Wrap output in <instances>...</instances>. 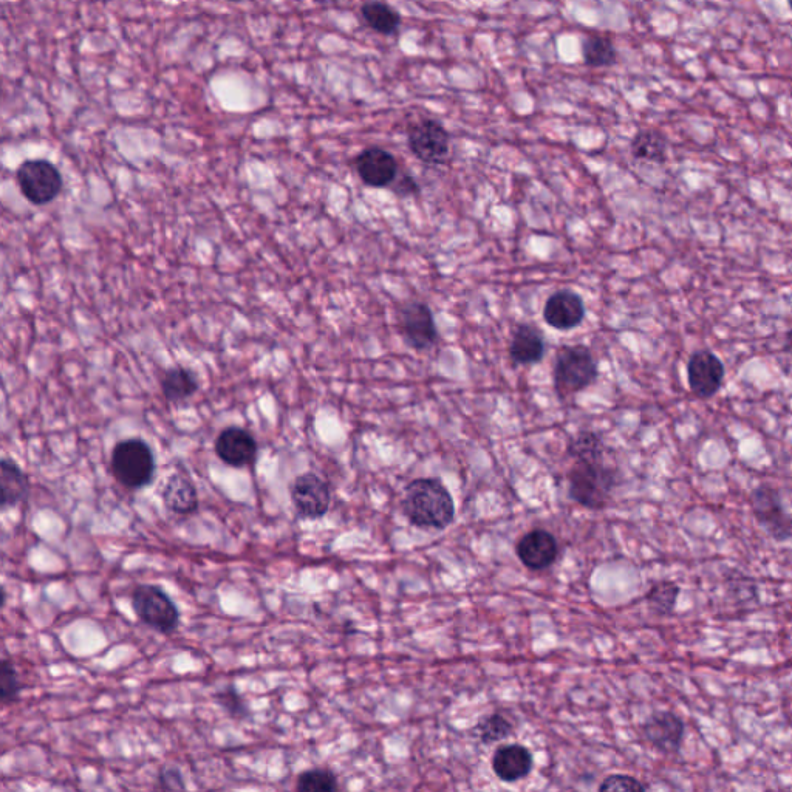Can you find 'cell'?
<instances>
[{"mask_svg":"<svg viewBox=\"0 0 792 792\" xmlns=\"http://www.w3.org/2000/svg\"><path fill=\"white\" fill-rule=\"evenodd\" d=\"M22 684L19 680L18 670L10 659H2L0 663V703L7 707L16 703L21 693Z\"/></svg>","mask_w":792,"mask_h":792,"instance_id":"f1b7e54d","label":"cell"},{"mask_svg":"<svg viewBox=\"0 0 792 792\" xmlns=\"http://www.w3.org/2000/svg\"><path fill=\"white\" fill-rule=\"evenodd\" d=\"M786 350H792V332H789L786 338Z\"/></svg>","mask_w":792,"mask_h":792,"instance_id":"e575fe53","label":"cell"},{"mask_svg":"<svg viewBox=\"0 0 792 792\" xmlns=\"http://www.w3.org/2000/svg\"><path fill=\"white\" fill-rule=\"evenodd\" d=\"M647 786L632 775H608L599 785V791H646Z\"/></svg>","mask_w":792,"mask_h":792,"instance_id":"4dcf8cb0","label":"cell"},{"mask_svg":"<svg viewBox=\"0 0 792 792\" xmlns=\"http://www.w3.org/2000/svg\"><path fill=\"white\" fill-rule=\"evenodd\" d=\"M291 502L302 519H322L332 505V491L325 480L313 472L297 475L291 483Z\"/></svg>","mask_w":792,"mask_h":792,"instance_id":"9c48e42d","label":"cell"},{"mask_svg":"<svg viewBox=\"0 0 792 792\" xmlns=\"http://www.w3.org/2000/svg\"><path fill=\"white\" fill-rule=\"evenodd\" d=\"M231 2H242V0H231Z\"/></svg>","mask_w":792,"mask_h":792,"instance_id":"d590c367","label":"cell"},{"mask_svg":"<svg viewBox=\"0 0 792 792\" xmlns=\"http://www.w3.org/2000/svg\"><path fill=\"white\" fill-rule=\"evenodd\" d=\"M19 189L33 205H47L62 191L61 172L47 160L24 161L16 172Z\"/></svg>","mask_w":792,"mask_h":792,"instance_id":"8992f818","label":"cell"},{"mask_svg":"<svg viewBox=\"0 0 792 792\" xmlns=\"http://www.w3.org/2000/svg\"><path fill=\"white\" fill-rule=\"evenodd\" d=\"M407 143L418 160L429 166L446 163L451 149V137L443 124L435 120H421L410 124Z\"/></svg>","mask_w":792,"mask_h":792,"instance_id":"52a82bcc","label":"cell"},{"mask_svg":"<svg viewBox=\"0 0 792 792\" xmlns=\"http://www.w3.org/2000/svg\"><path fill=\"white\" fill-rule=\"evenodd\" d=\"M543 318L556 330H573L584 321V301L573 291H557L545 304Z\"/></svg>","mask_w":792,"mask_h":792,"instance_id":"2e32d148","label":"cell"},{"mask_svg":"<svg viewBox=\"0 0 792 792\" xmlns=\"http://www.w3.org/2000/svg\"><path fill=\"white\" fill-rule=\"evenodd\" d=\"M642 734L653 748L663 754H676L683 746L686 726L683 718L670 711H659L650 715L642 724Z\"/></svg>","mask_w":792,"mask_h":792,"instance_id":"8fae6325","label":"cell"},{"mask_svg":"<svg viewBox=\"0 0 792 792\" xmlns=\"http://www.w3.org/2000/svg\"><path fill=\"white\" fill-rule=\"evenodd\" d=\"M164 506L178 516H189L198 509V494L185 475L172 474L161 491Z\"/></svg>","mask_w":792,"mask_h":792,"instance_id":"d6986e66","label":"cell"},{"mask_svg":"<svg viewBox=\"0 0 792 792\" xmlns=\"http://www.w3.org/2000/svg\"><path fill=\"white\" fill-rule=\"evenodd\" d=\"M582 56L585 64L590 67H610L618 59L615 45L604 36H590L585 39L582 44Z\"/></svg>","mask_w":792,"mask_h":792,"instance_id":"cb8c5ba5","label":"cell"},{"mask_svg":"<svg viewBox=\"0 0 792 792\" xmlns=\"http://www.w3.org/2000/svg\"><path fill=\"white\" fill-rule=\"evenodd\" d=\"M605 444L598 434L582 431L571 440L568 454L574 461H599L605 458Z\"/></svg>","mask_w":792,"mask_h":792,"instance_id":"d4e9b609","label":"cell"},{"mask_svg":"<svg viewBox=\"0 0 792 792\" xmlns=\"http://www.w3.org/2000/svg\"><path fill=\"white\" fill-rule=\"evenodd\" d=\"M400 327L404 338L415 350L431 349L437 344L438 332L431 308L423 302H407L400 311Z\"/></svg>","mask_w":792,"mask_h":792,"instance_id":"30bf717a","label":"cell"},{"mask_svg":"<svg viewBox=\"0 0 792 792\" xmlns=\"http://www.w3.org/2000/svg\"><path fill=\"white\" fill-rule=\"evenodd\" d=\"M530 749L522 745L500 746L492 757V769L502 782L513 783L525 779L533 769Z\"/></svg>","mask_w":792,"mask_h":792,"instance_id":"e0dca14e","label":"cell"},{"mask_svg":"<svg viewBox=\"0 0 792 792\" xmlns=\"http://www.w3.org/2000/svg\"><path fill=\"white\" fill-rule=\"evenodd\" d=\"M509 355L520 366H533V364L542 361L543 355H545V341H543L542 333L533 325H517L513 338H511V344H509Z\"/></svg>","mask_w":792,"mask_h":792,"instance_id":"ac0fdd59","label":"cell"},{"mask_svg":"<svg viewBox=\"0 0 792 792\" xmlns=\"http://www.w3.org/2000/svg\"><path fill=\"white\" fill-rule=\"evenodd\" d=\"M356 172L364 185L387 188L398 177V161L381 147H369L356 157Z\"/></svg>","mask_w":792,"mask_h":792,"instance_id":"4fadbf2b","label":"cell"},{"mask_svg":"<svg viewBox=\"0 0 792 792\" xmlns=\"http://www.w3.org/2000/svg\"><path fill=\"white\" fill-rule=\"evenodd\" d=\"M752 513L758 525L777 540L786 542L792 537V517L786 513L779 492L772 486L760 485L752 491Z\"/></svg>","mask_w":792,"mask_h":792,"instance_id":"ba28073f","label":"cell"},{"mask_svg":"<svg viewBox=\"0 0 792 792\" xmlns=\"http://www.w3.org/2000/svg\"><path fill=\"white\" fill-rule=\"evenodd\" d=\"M315 2L316 4L321 5H335L339 4V2H342V0H315Z\"/></svg>","mask_w":792,"mask_h":792,"instance_id":"836d02e7","label":"cell"},{"mask_svg":"<svg viewBox=\"0 0 792 792\" xmlns=\"http://www.w3.org/2000/svg\"><path fill=\"white\" fill-rule=\"evenodd\" d=\"M513 731L514 728L511 721L506 720V718L500 714H492L488 715V717H483L482 720L478 721L477 726H475V732H477L478 738H480L483 743H486V745L499 743V741L505 740L509 735H513Z\"/></svg>","mask_w":792,"mask_h":792,"instance_id":"83f0119b","label":"cell"},{"mask_svg":"<svg viewBox=\"0 0 792 792\" xmlns=\"http://www.w3.org/2000/svg\"><path fill=\"white\" fill-rule=\"evenodd\" d=\"M198 390L197 378L185 367H174L161 378V392L169 403H181L194 396Z\"/></svg>","mask_w":792,"mask_h":792,"instance_id":"44dd1931","label":"cell"},{"mask_svg":"<svg viewBox=\"0 0 792 792\" xmlns=\"http://www.w3.org/2000/svg\"><path fill=\"white\" fill-rule=\"evenodd\" d=\"M615 486V471L608 468L604 460L574 461L568 472L570 497L584 508H605Z\"/></svg>","mask_w":792,"mask_h":792,"instance_id":"7a4b0ae2","label":"cell"},{"mask_svg":"<svg viewBox=\"0 0 792 792\" xmlns=\"http://www.w3.org/2000/svg\"><path fill=\"white\" fill-rule=\"evenodd\" d=\"M216 700L233 718H240V720H242V718H246L250 715V707L245 703V700H243L242 695H240L239 690H237L234 684H228V686L220 689L219 692L216 693Z\"/></svg>","mask_w":792,"mask_h":792,"instance_id":"f546056e","label":"cell"},{"mask_svg":"<svg viewBox=\"0 0 792 792\" xmlns=\"http://www.w3.org/2000/svg\"><path fill=\"white\" fill-rule=\"evenodd\" d=\"M680 598V585L675 582L663 581L652 585L646 594V601L650 608L659 616L672 615L676 602Z\"/></svg>","mask_w":792,"mask_h":792,"instance_id":"484cf974","label":"cell"},{"mask_svg":"<svg viewBox=\"0 0 792 792\" xmlns=\"http://www.w3.org/2000/svg\"><path fill=\"white\" fill-rule=\"evenodd\" d=\"M132 607L138 619L157 632L171 635L178 629V607L158 585H138L132 593Z\"/></svg>","mask_w":792,"mask_h":792,"instance_id":"5b68a950","label":"cell"},{"mask_svg":"<svg viewBox=\"0 0 792 792\" xmlns=\"http://www.w3.org/2000/svg\"><path fill=\"white\" fill-rule=\"evenodd\" d=\"M403 513L420 530L441 531L454 522V499L437 478H417L404 491Z\"/></svg>","mask_w":792,"mask_h":792,"instance_id":"6da1fadb","label":"cell"},{"mask_svg":"<svg viewBox=\"0 0 792 792\" xmlns=\"http://www.w3.org/2000/svg\"><path fill=\"white\" fill-rule=\"evenodd\" d=\"M296 789L299 792L338 791L339 783L330 769H308L297 777Z\"/></svg>","mask_w":792,"mask_h":792,"instance_id":"4316f807","label":"cell"},{"mask_svg":"<svg viewBox=\"0 0 792 792\" xmlns=\"http://www.w3.org/2000/svg\"><path fill=\"white\" fill-rule=\"evenodd\" d=\"M0 485H2L0 508L4 511L27 500L30 492L27 475L19 468L18 463L10 458H2L0 461Z\"/></svg>","mask_w":792,"mask_h":792,"instance_id":"ffe728a7","label":"cell"},{"mask_svg":"<svg viewBox=\"0 0 792 792\" xmlns=\"http://www.w3.org/2000/svg\"><path fill=\"white\" fill-rule=\"evenodd\" d=\"M724 366L723 362L714 353L703 352L693 353L687 364V379H689L690 390L698 398H711L720 390L723 384Z\"/></svg>","mask_w":792,"mask_h":792,"instance_id":"7c38bea8","label":"cell"},{"mask_svg":"<svg viewBox=\"0 0 792 792\" xmlns=\"http://www.w3.org/2000/svg\"><path fill=\"white\" fill-rule=\"evenodd\" d=\"M789 5H791V8H792V0H789Z\"/></svg>","mask_w":792,"mask_h":792,"instance_id":"8d00e7d4","label":"cell"},{"mask_svg":"<svg viewBox=\"0 0 792 792\" xmlns=\"http://www.w3.org/2000/svg\"><path fill=\"white\" fill-rule=\"evenodd\" d=\"M516 553L526 568L533 571L547 570L559 556V543L547 530H533L520 537Z\"/></svg>","mask_w":792,"mask_h":792,"instance_id":"9a60e30c","label":"cell"},{"mask_svg":"<svg viewBox=\"0 0 792 792\" xmlns=\"http://www.w3.org/2000/svg\"><path fill=\"white\" fill-rule=\"evenodd\" d=\"M158 788L175 791V789H185L186 783L180 769L177 766H163L158 774Z\"/></svg>","mask_w":792,"mask_h":792,"instance_id":"1f68e13d","label":"cell"},{"mask_svg":"<svg viewBox=\"0 0 792 792\" xmlns=\"http://www.w3.org/2000/svg\"><path fill=\"white\" fill-rule=\"evenodd\" d=\"M554 389L560 398L582 392L598 378V364L585 345H568L557 353Z\"/></svg>","mask_w":792,"mask_h":792,"instance_id":"277c9868","label":"cell"},{"mask_svg":"<svg viewBox=\"0 0 792 792\" xmlns=\"http://www.w3.org/2000/svg\"><path fill=\"white\" fill-rule=\"evenodd\" d=\"M632 154L638 160L664 163L667 158V141L656 130H641L632 141Z\"/></svg>","mask_w":792,"mask_h":792,"instance_id":"603a6c76","label":"cell"},{"mask_svg":"<svg viewBox=\"0 0 792 792\" xmlns=\"http://www.w3.org/2000/svg\"><path fill=\"white\" fill-rule=\"evenodd\" d=\"M216 454L231 468H246L256 460V438L242 427H226L217 437Z\"/></svg>","mask_w":792,"mask_h":792,"instance_id":"5bb4252c","label":"cell"},{"mask_svg":"<svg viewBox=\"0 0 792 792\" xmlns=\"http://www.w3.org/2000/svg\"><path fill=\"white\" fill-rule=\"evenodd\" d=\"M395 181H396V186H395L396 194L409 195V194H415V192L418 191L417 183H415L414 178L409 177V175H404V177L401 178V180H395Z\"/></svg>","mask_w":792,"mask_h":792,"instance_id":"d6a6232c","label":"cell"},{"mask_svg":"<svg viewBox=\"0 0 792 792\" xmlns=\"http://www.w3.org/2000/svg\"><path fill=\"white\" fill-rule=\"evenodd\" d=\"M113 477L124 488L141 489L155 477L154 452L141 438H127L115 444L110 458Z\"/></svg>","mask_w":792,"mask_h":792,"instance_id":"3957f363","label":"cell"},{"mask_svg":"<svg viewBox=\"0 0 792 792\" xmlns=\"http://www.w3.org/2000/svg\"><path fill=\"white\" fill-rule=\"evenodd\" d=\"M361 14L366 24L379 35H393L401 25V16L398 11L379 0H370L362 5Z\"/></svg>","mask_w":792,"mask_h":792,"instance_id":"7402d4cb","label":"cell"}]
</instances>
